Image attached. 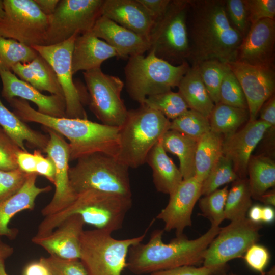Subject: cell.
Returning a JSON list of instances; mask_svg holds the SVG:
<instances>
[{"mask_svg":"<svg viewBox=\"0 0 275 275\" xmlns=\"http://www.w3.org/2000/svg\"><path fill=\"white\" fill-rule=\"evenodd\" d=\"M189 60L193 65L208 60L236 61L243 39L227 16L225 1H190Z\"/></svg>","mask_w":275,"mask_h":275,"instance_id":"6da1fadb","label":"cell"},{"mask_svg":"<svg viewBox=\"0 0 275 275\" xmlns=\"http://www.w3.org/2000/svg\"><path fill=\"white\" fill-rule=\"evenodd\" d=\"M13 113L24 122H34L50 128L69 142V160L96 152L117 156L119 127L88 119L54 117L33 108L28 101L14 98L7 101Z\"/></svg>","mask_w":275,"mask_h":275,"instance_id":"7a4b0ae2","label":"cell"},{"mask_svg":"<svg viewBox=\"0 0 275 275\" xmlns=\"http://www.w3.org/2000/svg\"><path fill=\"white\" fill-rule=\"evenodd\" d=\"M219 226H211L203 235L189 239L184 234L164 243V230L153 231L149 240L132 245L128 251L127 267L140 275L184 266H196L203 262L206 251L216 237Z\"/></svg>","mask_w":275,"mask_h":275,"instance_id":"3957f363","label":"cell"},{"mask_svg":"<svg viewBox=\"0 0 275 275\" xmlns=\"http://www.w3.org/2000/svg\"><path fill=\"white\" fill-rule=\"evenodd\" d=\"M132 204L131 197L95 190L77 195L75 201L64 209L45 216L35 236L51 233L68 217L79 215L85 224L113 233L121 229Z\"/></svg>","mask_w":275,"mask_h":275,"instance_id":"277c9868","label":"cell"},{"mask_svg":"<svg viewBox=\"0 0 275 275\" xmlns=\"http://www.w3.org/2000/svg\"><path fill=\"white\" fill-rule=\"evenodd\" d=\"M170 123L161 113L144 104L128 111L119 127L117 158L129 168L142 166L152 148L170 129Z\"/></svg>","mask_w":275,"mask_h":275,"instance_id":"5b68a950","label":"cell"},{"mask_svg":"<svg viewBox=\"0 0 275 275\" xmlns=\"http://www.w3.org/2000/svg\"><path fill=\"white\" fill-rule=\"evenodd\" d=\"M190 66L187 62L174 65L149 51L147 56L129 57L124 67L125 86L130 98L143 104L148 96L178 87Z\"/></svg>","mask_w":275,"mask_h":275,"instance_id":"8992f818","label":"cell"},{"mask_svg":"<svg viewBox=\"0 0 275 275\" xmlns=\"http://www.w3.org/2000/svg\"><path fill=\"white\" fill-rule=\"evenodd\" d=\"M69 168L71 187L77 196L95 190L131 197L129 167L116 157L102 152L82 156Z\"/></svg>","mask_w":275,"mask_h":275,"instance_id":"52a82bcc","label":"cell"},{"mask_svg":"<svg viewBox=\"0 0 275 275\" xmlns=\"http://www.w3.org/2000/svg\"><path fill=\"white\" fill-rule=\"evenodd\" d=\"M147 230L139 236L124 239L114 238L112 233L101 229L84 230L79 260L88 275H121L127 267L130 248L142 242Z\"/></svg>","mask_w":275,"mask_h":275,"instance_id":"ba28073f","label":"cell"},{"mask_svg":"<svg viewBox=\"0 0 275 275\" xmlns=\"http://www.w3.org/2000/svg\"><path fill=\"white\" fill-rule=\"evenodd\" d=\"M190 1H171L150 31L149 51L174 65L187 62L190 55L187 17Z\"/></svg>","mask_w":275,"mask_h":275,"instance_id":"9c48e42d","label":"cell"},{"mask_svg":"<svg viewBox=\"0 0 275 275\" xmlns=\"http://www.w3.org/2000/svg\"><path fill=\"white\" fill-rule=\"evenodd\" d=\"M4 16L0 35L30 47L45 45L48 16L34 0H3Z\"/></svg>","mask_w":275,"mask_h":275,"instance_id":"30bf717a","label":"cell"},{"mask_svg":"<svg viewBox=\"0 0 275 275\" xmlns=\"http://www.w3.org/2000/svg\"><path fill=\"white\" fill-rule=\"evenodd\" d=\"M104 0H61L49 16L45 45L57 44L92 31Z\"/></svg>","mask_w":275,"mask_h":275,"instance_id":"8fae6325","label":"cell"},{"mask_svg":"<svg viewBox=\"0 0 275 275\" xmlns=\"http://www.w3.org/2000/svg\"><path fill=\"white\" fill-rule=\"evenodd\" d=\"M91 111L102 124L120 127L128 110L121 98L124 83L116 76L104 73L101 68L84 71Z\"/></svg>","mask_w":275,"mask_h":275,"instance_id":"7c38bea8","label":"cell"},{"mask_svg":"<svg viewBox=\"0 0 275 275\" xmlns=\"http://www.w3.org/2000/svg\"><path fill=\"white\" fill-rule=\"evenodd\" d=\"M262 228L261 224L255 223L246 217L220 228L206 251L203 266L226 265L227 262L242 257L259 240Z\"/></svg>","mask_w":275,"mask_h":275,"instance_id":"4fadbf2b","label":"cell"},{"mask_svg":"<svg viewBox=\"0 0 275 275\" xmlns=\"http://www.w3.org/2000/svg\"><path fill=\"white\" fill-rule=\"evenodd\" d=\"M77 35L63 42L32 47L52 67L62 88L66 105V117L88 119L82 96L73 79L72 54Z\"/></svg>","mask_w":275,"mask_h":275,"instance_id":"5bb4252c","label":"cell"},{"mask_svg":"<svg viewBox=\"0 0 275 275\" xmlns=\"http://www.w3.org/2000/svg\"><path fill=\"white\" fill-rule=\"evenodd\" d=\"M49 140L44 153L53 161L55 168V191L51 201L41 210L44 216L56 213L72 204L77 198L69 178V146L65 139L54 130L43 127Z\"/></svg>","mask_w":275,"mask_h":275,"instance_id":"9a60e30c","label":"cell"},{"mask_svg":"<svg viewBox=\"0 0 275 275\" xmlns=\"http://www.w3.org/2000/svg\"><path fill=\"white\" fill-rule=\"evenodd\" d=\"M228 65L244 93L249 112V121L257 120L262 105L274 95V67L254 66L238 61Z\"/></svg>","mask_w":275,"mask_h":275,"instance_id":"2e32d148","label":"cell"},{"mask_svg":"<svg viewBox=\"0 0 275 275\" xmlns=\"http://www.w3.org/2000/svg\"><path fill=\"white\" fill-rule=\"evenodd\" d=\"M201 187L202 183L195 177L183 180L169 196L167 206L156 216L164 223V231L174 230L176 235L179 236L191 226L193 211L201 196Z\"/></svg>","mask_w":275,"mask_h":275,"instance_id":"e0dca14e","label":"cell"},{"mask_svg":"<svg viewBox=\"0 0 275 275\" xmlns=\"http://www.w3.org/2000/svg\"><path fill=\"white\" fill-rule=\"evenodd\" d=\"M275 20H260L251 25L239 47L236 61L254 66L274 67Z\"/></svg>","mask_w":275,"mask_h":275,"instance_id":"ac0fdd59","label":"cell"},{"mask_svg":"<svg viewBox=\"0 0 275 275\" xmlns=\"http://www.w3.org/2000/svg\"><path fill=\"white\" fill-rule=\"evenodd\" d=\"M271 126L260 120L248 121L241 129L224 137L223 155L231 161L239 178H246L252 153Z\"/></svg>","mask_w":275,"mask_h":275,"instance_id":"d6986e66","label":"cell"},{"mask_svg":"<svg viewBox=\"0 0 275 275\" xmlns=\"http://www.w3.org/2000/svg\"><path fill=\"white\" fill-rule=\"evenodd\" d=\"M0 78L1 95L7 101L14 98L30 101L36 105L37 111L40 113L54 117H66L64 97L44 95L10 71H0Z\"/></svg>","mask_w":275,"mask_h":275,"instance_id":"ffe728a7","label":"cell"},{"mask_svg":"<svg viewBox=\"0 0 275 275\" xmlns=\"http://www.w3.org/2000/svg\"><path fill=\"white\" fill-rule=\"evenodd\" d=\"M85 223L82 217L74 214L66 218L51 233L32 241L45 249L50 255L66 259L80 258V239Z\"/></svg>","mask_w":275,"mask_h":275,"instance_id":"44dd1931","label":"cell"},{"mask_svg":"<svg viewBox=\"0 0 275 275\" xmlns=\"http://www.w3.org/2000/svg\"><path fill=\"white\" fill-rule=\"evenodd\" d=\"M92 33L97 37L103 39L116 50L118 58L143 55L150 49L148 38L132 32L101 16L95 22Z\"/></svg>","mask_w":275,"mask_h":275,"instance_id":"7402d4cb","label":"cell"},{"mask_svg":"<svg viewBox=\"0 0 275 275\" xmlns=\"http://www.w3.org/2000/svg\"><path fill=\"white\" fill-rule=\"evenodd\" d=\"M101 16L147 38L154 22L138 0H104Z\"/></svg>","mask_w":275,"mask_h":275,"instance_id":"603a6c76","label":"cell"},{"mask_svg":"<svg viewBox=\"0 0 275 275\" xmlns=\"http://www.w3.org/2000/svg\"><path fill=\"white\" fill-rule=\"evenodd\" d=\"M37 176L36 173L29 174L25 183L17 193L0 202V236L10 239L15 238L18 230L9 227L11 218L23 210H33L37 197L51 190L50 186L38 187L36 184Z\"/></svg>","mask_w":275,"mask_h":275,"instance_id":"cb8c5ba5","label":"cell"},{"mask_svg":"<svg viewBox=\"0 0 275 275\" xmlns=\"http://www.w3.org/2000/svg\"><path fill=\"white\" fill-rule=\"evenodd\" d=\"M114 57H118L115 49L91 31L78 35L72 54V73L100 68L104 61Z\"/></svg>","mask_w":275,"mask_h":275,"instance_id":"d4e9b609","label":"cell"},{"mask_svg":"<svg viewBox=\"0 0 275 275\" xmlns=\"http://www.w3.org/2000/svg\"><path fill=\"white\" fill-rule=\"evenodd\" d=\"M146 162L152 169L153 182L158 192L170 196L183 180L179 169L167 155L160 140L148 153Z\"/></svg>","mask_w":275,"mask_h":275,"instance_id":"484cf974","label":"cell"},{"mask_svg":"<svg viewBox=\"0 0 275 275\" xmlns=\"http://www.w3.org/2000/svg\"><path fill=\"white\" fill-rule=\"evenodd\" d=\"M12 72L39 91L64 97L57 75L49 63L39 54L31 61L18 63Z\"/></svg>","mask_w":275,"mask_h":275,"instance_id":"4316f807","label":"cell"},{"mask_svg":"<svg viewBox=\"0 0 275 275\" xmlns=\"http://www.w3.org/2000/svg\"><path fill=\"white\" fill-rule=\"evenodd\" d=\"M0 127L22 150L28 151L24 145L26 142L32 147L44 152L49 140L48 135L32 129L9 110L1 99Z\"/></svg>","mask_w":275,"mask_h":275,"instance_id":"83f0119b","label":"cell"},{"mask_svg":"<svg viewBox=\"0 0 275 275\" xmlns=\"http://www.w3.org/2000/svg\"><path fill=\"white\" fill-rule=\"evenodd\" d=\"M198 140L171 129L160 139L164 150L178 157L183 180L195 176V157Z\"/></svg>","mask_w":275,"mask_h":275,"instance_id":"f1b7e54d","label":"cell"},{"mask_svg":"<svg viewBox=\"0 0 275 275\" xmlns=\"http://www.w3.org/2000/svg\"><path fill=\"white\" fill-rule=\"evenodd\" d=\"M178 92L189 109L209 118L215 104L211 100L196 66L190 67L180 80Z\"/></svg>","mask_w":275,"mask_h":275,"instance_id":"f546056e","label":"cell"},{"mask_svg":"<svg viewBox=\"0 0 275 275\" xmlns=\"http://www.w3.org/2000/svg\"><path fill=\"white\" fill-rule=\"evenodd\" d=\"M223 140L222 135L211 131L199 139L195 157L194 177L200 182L205 179L223 155Z\"/></svg>","mask_w":275,"mask_h":275,"instance_id":"4dcf8cb0","label":"cell"},{"mask_svg":"<svg viewBox=\"0 0 275 275\" xmlns=\"http://www.w3.org/2000/svg\"><path fill=\"white\" fill-rule=\"evenodd\" d=\"M247 175L252 199L258 200L275 185V163L265 156L252 155L248 163Z\"/></svg>","mask_w":275,"mask_h":275,"instance_id":"1f68e13d","label":"cell"},{"mask_svg":"<svg viewBox=\"0 0 275 275\" xmlns=\"http://www.w3.org/2000/svg\"><path fill=\"white\" fill-rule=\"evenodd\" d=\"M249 120L248 109L241 108L221 103L215 104L209 121L210 131L224 137L233 134Z\"/></svg>","mask_w":275,"mask_h":275,"instance_id":"d6a6232c","label":"cell"},{"mask_svg":"<svg viewBox=\"0 0 275 275\" xmlns=\"http://www.w3.org/2000/svg\"><path fill=\"white\" fill-rule=\"evenodd\" d=\"M232 183L228 190L224 210L225 219L231 222L245 217L252 205L248 178H238Z\"/></svg>","mask_w":275,"mask_h":275,"instance_id":"836d02e7","label":"cell"},{"mask_svg":"<svg viewBox=\"0 0 275 275\" xmlns=\"http://www.w3.org/2000/svg\"><path fill=\"white\" fill-rule=\"evenodd\" d=\"M38 54L32 47L0 35V71H12L17 64L28 63Z\"/></svg>","mask_w":275,"mask_h":275,"instance_id":"e575fe53","label":"cell"},{"mask_svg":"<svg viewBox=\"0 0 275 275\" xmlns=\"http://www.w3.org/2000/svg\"><path fill=\"white\" fill-rule=\"evenodd\" d=\"M197 67L201 79L213 103H219L221 85L228 67V64L217 60H208L199 62Z\"/></svg>","mask_w":275,"mask_h":275,"instance_id":"d590c367","label":"cell"},{"mask_svg":"<svg viewBox=\"0 0 275 275\" xmlns=\"http://www.w3.org/2000/svg\"><path fill=\"white\" fill-rule=\"evenodd\" d=\"M143 104L160 112L170 120L178 118L189 109L180 94L172 91L148 96Z\"/></svg>","mask_w":275,"mask_h":275,"instance_id":"8d00e7d4","label":"cell"},{"mask_svg":"<svg viewBox=\"0 0 275 275\" xmlns=\"http://www.w3.org/2000/svg\"><path fill=\"white\" fill-rule=\"evenodd\" d=\"M238 178L230 159L222 155L202 182L201 196L207 195Z\"/></svg>","mask_w":275,"mask_h":275,"instance_id":"74e56055","label":"cell"},{"mask_svg":"<svg viewBox=\"0 0 275 275\" xmlns=\"http://www.w3.org/2000/svg\"><path fill=\"white\" fill-rule=\"evenodd\" d=\"M170 129L199 139L210 131L209 118L193 109H188L171 121Z\"/></svg>","mask_w":275,"mask_h":275,"instance_id":"f35d334b","label":"cell"},{"mask_svg":"<svg viewBox=\"0 0 275 275\" xmlns=\"http://www.w3.org/2000/svg\"><path fill=\"white\" fill-rule=\"evenodd\" d=\"M228 190V187L226 185L199 200L201 215L210 221L211 226H219L225 220L224 210Z\"/></svg>","mask_w":275,"mask_h":275,"instance_id":"ab89813d","label":"cell"},{"mask_svg":"<svg viewBox=\"0 0 275 275\" xmlns=\"http://www.w3.org/2000/svg\"><path fill=\"white\" fill-rule=\"evenodd\" d=\"M219 96L221 103L248 109L242 88L229 65L221 85Z\"/></svg>","mask_w":275,"mask_h":275,"instance_id":"60d3db41","label":"cell"},{"mask_svg":"<svg viewBox=\"0 0 275 275\" xmlns=\"http://www.w3.org/2000/svg\"><path fill=\"white\" fill-rule=\"evenodd\" d=\"M40 260L47 267L51 275H88L79 259H66L50 255Z\"/></svg>","mask_w":275,"mask_h":275,"instance_id":"b9f144b4","label":"cell"},{"mask_svg":"<svg viewBox=\"0 0 275 275\" xmlns=\"http://www.w3.org/2000/svg\"><path fill=\"white\" fill-rule=\"evenodd\" d=\"M225 2L226 13L230 22L244 38L251 26L244 0H227Z\"/></svg>","mask_w":275,"mask_h":275,"instance_id":"7bdbcfd3","label":"cell"},{"mask_svg":"<svg viewBox=\"0 0 275 275\" xmlns=\"http://www.w3.org/2000/svg\"><path fill=\"white\" fill-rule=\"evenodd\" d=\"M29 174L19 168L11 171H0V202L17 193L25 183Z\"/></svg>","mask_w":275,"mask_h":275,"instance_id":"ee69618b","label":"cell"},{"mask_svg":"<svg viewBox=\"0 0 275 275\" xmlns=\"http://www.w3.org/2000/svg\"><path fill=\"white\" fill-rule=\"evenodd\" d=\"M21 150L5 133H0V171L18 169L17 154Z\"/></svg>","mask_w":275,"mask_h":275,"instance_id":"f6af8a7d","label":"cell"},{"mask_svg":"<svg viewBox=\"0 0 275 275\" xmlns=\"http://www.w3.org/2000/svg\"><path fill=\"white\" fill-rule=\"evenodd\" d=\"M251 24L264 19H274V0H244Z\"/></svg>","mask_w":275,"mask_h":275,"instance_id":"bcb514c9","label":"cell"},{"mask_svg":"<svg viewBox=\"0 0 275 275\" xmlns=\"http://www.w3.org/2000/svg\"><path fill=\"white\" fill-rule=\"evenodd\" d=\"M247 265L253 270L261 274L268 264L270 255L268 250L264 245L257 243L252 245L243 255Z\"/></svg>","mask_w":275,"mask_h":275,"instance_id":"7dc6e473","label":"cell"},{"mask_svg":"<svg viewBox=\"0 0 275 275\" xmlns=\"http://www.w3.org/2000/svg\"><path fill=\"white\" fill-rule=\"evenodd\" d=\"M225 267V265L211 267L184 266L155 271L150 275H215L221 272Z\"/></svg>","mask_w":275,"mask_h":275,"instance_id":"c3c4849f","label":"cell"},{"mask_svg":"<svg viewBox=\"0 0 275 275\" xmlns=\"http://www.w3.org/2000/svg\"><path fill=\"white\" fill-rule=\"evenodd\" d=\"M42 152L38 149L34 151L36 156V173L43 176L54 184L56 173L54 163L50 157L44 156Z\"/></svg>","mask_w":275,"mask_h":275,"instance_id":"681fc988","label":"cell"},{"mask_svg":"<svg viewBox=\"0 0 275 275\" xmlns=\"http://www.w3.org/2000/svg\"><path fill=\"white\" fill-rule=\"evenodd\" d=\"M154 21L166 12L171 0H138Z\"/></svg>","mask_w":275,"mask_h":275,"instance_id":"f907efd6","label":"cell"},{"mask_svg":"<svg viewBox=\"0 0 275 275\" xmlns=\"http://www.w3.org/2000/svg\"><path fill=\"white\" fill-rule=\"evenodd\" d=\"M17 162L18 168L23 172L36 173V156L34 152L32 154L20 150L17 154Z\"/></svg>","mask_w":275,"mask_h":275,"instance_id":"816d5d0a","label":"cell"},{"mask_svg":"<svg viewBox=\"0 0 275 275\" xmlns=\"http://www.w3.org/2000/svg\"><path fill=\"white\" fill-rule=\"evenodd\" d=\"M259 114V120L268 123L274 128L275 126V97L274 95L262 105Z\"/></svg>","mask_w":275,"mask_h":275,"instance_id":"f5cc1de1","label":"cell"},{"mask_svg":"<svg viewBox=\"0 0 275 275\" xmlns=\"http://www.w3.org/2000/svg\"><path fill=\"white\" fill-rule=\"evenodd\" d=\"M22 275H51L47 267L40 260L28 264L24 268Z\"/></svg>","mask_w":275,"mask_h":275,"instance_id":"db71d44e","label":"cell"},{"mask_svg":"<svg viewBox=\"0 0 275 275\" xmlns=\"http://www.w3.org/2000/svg\"><path fill=\"white\" fill-rule=\"evenodd\" d=\"M41 11L48 16L55 10L60 0H34Z\"/></svg>","mask_w":275,"mask_h":275,"instance_id":"11a10c76","label":"cell"},{"mask_svg":"<svg viewBox=\"0 0 275 275\" xmlns=\"http://www.w3.org/2000/svg\"><path fill=\"white\" fill-rule=\"evenodd\" d=\"M262 206L259 204L252 205L248 210V218L252 222L261 224L262 218Z\"/></svg>","mask_w":275,"mask_h":275,"instance_id":"9f6ffc18","label":"cell"},{"mask_svg":"<svg viewBox=\"0 0 275 275\" xmlns=\"http://www.w3.org/2000/svg\"><path fill=\"white\" fill-rule=\"evenodd\" d=\"M275 219L274 207L265 205L262 206L261 222L265 224H272Z\"/></svg>","mask_w":275,"mask_h":275,"instance_id":"6f0895ef","label":"cell"},{"mask_svg":"<svg viewBox=\"0 0 275 275\" xmlns=\"http://www.w3.org/2000/svg\"><path fill=\"white\" fill-rule=\"evenodd\" d=\"M265 205L274 207L275 205V191L274 189L267 190L258 199Z\"/></svg>","mask_w":275,"mask_h":275,"instance_id":"680465c9","label":"cell"},{"mask_svg":"<svg viewBox=\"0 0 275 275\" xmlns=\"http://www.w3.org/2000/svg\"><path fill=\"white\" fill-rule=\"evenodd\" d=\"M14 253V248L0 240V259L5 260Z\"/></svg>","mask_w":275,"mask_h":275,"instance_id":"91938a15","label":"cell"},{"mask_svg":"<svg viewBox=\"0 0 275 275\" xmlns=\"http://www.w3.org/2000/svg\"><path fill=\"white\" fill-rule=\"evenodd\" d=\"M5 260L0 259V275H8L5 270Z\"/></svg>","mask_w":275,"mask_h":275,"instance_id":"94428289","label":"cell"},{"mask_svg":"<svg viewBox=\"0 0 275 275\" xmlns=\"http://www.w3.org/2000/svg\"><path fill=\"white\" fill-rule=\"evenodd\" d=\"M4 9L3 0H0V20H1L4 16Z\"/></svg>","mask_w":275,"mask_h":275,"instance_id":"6125c7cd","label":"cell"},{"mask_svg":"<svg viewBox=\"0 0 275 275\" xmlns=\"http://www.w3.org/2000/svg\"><path fill=\"white\" fill-rule=\"evenodd\" d=\"M262 275H275V269L274 267L271 268L270 270L267 272L266 274L265 273L262 274Z\"/></svg>","mask_w":275,"mask_h":275,"instance_id":"be15d7a7","label":"cell"},{"mask_svg":"<svg viewBox=\"0 0 275 275\" xmlns=\"http://www.w3.org/2000/svg\"><path fill=\"white\" fill-rule=\"evenodd\" d=\"M4 132L3 130L0 127V133Z\"/></svg>","mask_w":275,"mask_h":275,"instance_id":"e7e4bbea","label":"cell"},{"mask_svg":"<svg viewBox=\"0 0 275 275\" xmlns=\"http://www.w3.org/2000/svg\"><path fill=\"white\" fill-rule=\"evenodd\" d=\"M225 275H236V274H233V273H230V274H225Z\"/></svg>","mask_w":275,"mask_h":275,"instance_id":"03108f58","label":"cell"}]
</instances>
